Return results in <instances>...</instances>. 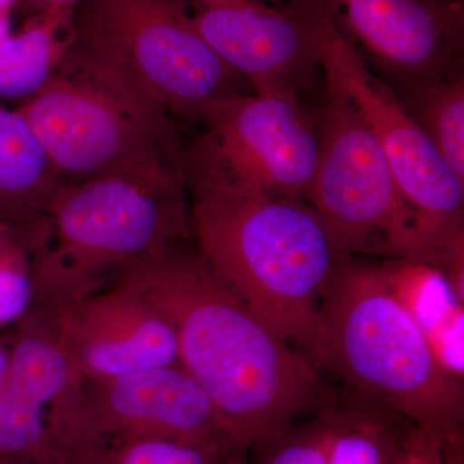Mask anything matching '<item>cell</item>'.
I'll return each instance as SVG.
<instances>
[{
  "mask_svg": "<svg viewBox=\"0 0 464 464\" xmlns=\"http://www.w3.org/2000/svg\"><path fill=\"white\" fill-rule=\"evenodd\" d=\"M225 464H246V450L234 449L226 458Z\"/></svg>",
  "mask_w": 464,
  "mask_h": 464,
  "instance_id": "cell-28",
  "label": "cell"
},
{
  "mask_svg": "<svg viewBox=\"0 0 464 464\" xmlns=\"http://www.w3.org/2000/svg\"><path fill=\"white\" fill-rule=\"evenodd\" d=\"M111 284L139 290L169 320L179 364L215 405L232 448L270 442L331 404L316 365L253 313L199 250L167 244Z\"/></svg>",
  "mask_w": 464,
  "mask_h": 464,
  "instance_id": "cell-1",
  "label": "cell"
},
{
  "mask_svg": "<svg viewBox=\"0 0 464 464\" xmlns=\"http://www.w3.org/2000/svg\"><path fill=\"white\" fill-rule=\"evenodd\" d=\"M82 0H18L16 8L20 14L27 18L47 8H76Z\"/></svg>",
  "mask_w": 464,
  "mask_h": 464,
  "instance_id": "cell-25",
  "label": "cell"
},
{
  "mask_svg": "<svg viewBox=\"0 0 464 464\" xmlns=\"http://www.w3.org/2000/svg\"><path fill=\"white\" fill-rule=\"evenodd\" d=\"M325 81L343 92L386 158L415 218L411 261L435 266L448 276L464 274V181L457 176L395 92L369 70L328 14L319 41Z\"/></svg>",
  "mask_w": 464,
  "mask_h": 464,
  "instance_id": "cell-7",
  "label": "cell"
},
{
  "mask_svg": "<svg viewBox=\"0 0 464 464\" xmlns=\"http://www.w3.org/2000/svg\"><path fill=\"white\" fill-rule=\"evenodd\" d=\"M261 2L267 3V5H283L288 3L295 2V0H261Z\"/></svg>",
  "mask_w": 464,
  "mask_h": 464,
  "instance_id": "cell-30",
  "label": "cell"
},
{
  "mask_svg": "<svg viewBox=\"0 0 464 464\" xmlns=\"http://www.w3.org/2000/svg\"><path fill=\"white\" fill-rule=\"evenodd\" d=\"M9 369V348L0 342V390L7 380Z\"/></svg>",
  "mask_w": 464,
  "mask_h": 464,
  "instance_id": "cell-26",
  "label": "cell"
},
{
  "mask_svg": "<svg viewBox=\"0 0 464 464\" xmlns=\"http://www.w3.org/2000/svg\"><path fill=\"white\" fill-rule=\"evenodd\" d=\"M182 169L200 255L280 338L328 369L322 295L340 258L310 201Z\"/></svg>",
  "mask_w": 464,
  "mask_h": 464,
  "instance_id": "cell-2",
  "label": "cell"
},
{
  "mask_svg": "<svg viewBox=\"0 0 464 464\" xmlns=\"http://www.w3.org/2000/svg\"><path fill=\"white\" fill-rule=\"evenodd\" d=\"M18 0H0V12L2 14H11L16 8Z\"/></svg>",
  "mask_w": 464,
  "mask_h": 464,
  "instance_id": "cell-29",
  "label": "cell"
},
{
  "mask_svg": "<svg viewBox=\"0 0 464 464\" xmlns=\"http://www.w3.org/2000/svg\"><path fill=\"white\" fill-rule=\"evenodd\" d=\"M212 454L164 440H128L111 456V464H210Z\"/></svg>",
  "mask_w": 464,
  "mask_h": 464,
  "instance_id": "cell-22",
  "label": "cell"
},
{
  "mask_svg": "<svg viewBox=\"0 0 464 464\" xmlns=\"http://www.w3.org/2000/svg\"><path fill=\"white\" fill-rule=\"evenodd\" d=\"M396 96L445 163L464 181V78L460 63L444 78Z\"/></svg>",
  "mask_w": 464,
  "mask_h": 464,
  "instance_id": "cell-18",
  "label": "cell"
},
{
  "mask_svg": "<svg viewBox=\"0 0 464 464\" xmlns=\"http://www.w3.org/2000/svg\"><path fill=\"white\" fill-rule=\"evenodd\" d=\"M61 182L24 116L0 108V222L45 216Z\"/></svg>",
  "mask_w": 464,
  "mask_h": 464,
  "instance_id": "cell-15",
  "label": "cell"
},
{
  "mask_svg": "<svg viewBox=\"0 0 464 464\" xmlns=\"http://www.w3.org/2000/svg\"><path fill=\"white\" fill-rule=\"evenodd\" d=\"M50 234L47 216L0 222V329L16 325L33 310L34 261Z\"/></svg>",
  "mask_w": 464,
  "mask_h": 464,
  "instance_id": "cell-19",
  "label": "cell"
},
{
  "mask_svg": "<svg viewBox=\"0 0 464 464\" xmlns=\"http://www.w3.org/2000/svg\"><path fill=\"white\" fill-rule=\"evenodd\" d=\"M192 25L253 91H293L320 69V0H182Z\"/></svg>",
  "mask_w": 464,
  "mask_h": 464,
  "instance_id": "cell-12",
  "label": "cell"
},
{
  "mask_svg": "<svg viewBox=\"0 0 464 464\" xmlns=\"http://www.w3.org/2000/svg\"><path fill=\"white\" fill-rule=\"evenodd\" d=\"M393 297L426 329L457 304H463L444 271L435 266L398 258L380 265Z\"/></svg>",
  "mask_w": 464,
  "mask_h": 464,
  "instance_id": "cell-20",
  "label": "cell"
},
{
  "mask_svg": "<svg viewBox=\"0 0 464 464\" xmlns=\"http://www.w3.org/2000/svg\"><path fill=\"white\" fill-rule=\"evenodd\" d=\"M342 38L395 94L460 63L464 0H320Z\"/></svg>",
  "mask_w": 464,
  "mask_h": 464,
  "instance_id": "cell-11",
  "label": "cell"
},
{
  "mask_svg": "<svg viewBox=\"0 0 464 464\" xmlns=\"http://www.w3.org/2000/svg\"><path fill=\"white\" fill-rule=\"evenodd\" d=\"M206 132L182 163L228 181L307 199L319 160V121L297 92H239L200 119Z\"/></svg>",
  "mask_w": 464,
  "mask_h": 464,
  "instance_id": "cell-10",
  "label": "cell"
},
{
  "mask_svg": "<svg viewBox=\"0 0 464 464\" xmlns=\"http://www.w3.org/2000/svg\"><path fill=\"white\" fill-rule=\"evenodd\" d=\"M87 392L94 426L103 439L164 440L215 457L234 450L215 405L179 362L87 381Z\"/></svg>",
  "mask_w": 464,
  "mask_h": 464,
  "instance_id": "cell-13",
  "label": "cell"
},
{
  "mask_svg": "<svg viewBox=\"0 0 464 464\" xmlns=\"http://www.w3.org/2000/svg\"><path fill=\"white\" fill-rule=\"evenodd\" d=\"M11 33V14L0 12V43L5 41Z\"/></svg>",
  "mask_w": 464,
  "mask_h": 464,
  "instance_id": "cell-27",
  "label": "cell"
},
{
  "mask_svg": "<svg viewBox=\"0 0 464 464\" xmlns=\"http://www.w3.org/2000/svg\"><path fill=\"white\" fill-rule=\"evenodd\" d=\"M70 51L124 76L172 119L200 121L217 101L246 92L182 0H82Z\"/></svg>",
  "mask_w": 464,
  "mask_h": 464,
  "instance_id": "cell-6",
  "label": "cell"
},
{
  "mask_svg": "<svg viewBox=\"0 0 464 464\" xmlns=\"http://www.w3.org/2000/svg\"><path fill=\"white\" fill-rule=\"evenodd\" d=\"M463 319V304H457L423 331L439 364L460 380L464 371Z\"/></svg>",
  "mask_w": 464,
  "mask_h": 464,
  "instance_id": "cell-24",
  "label": "cell"
},
{
  "mask_svg": "<svg viewBox=\"0 0 464 464\" xmlns=\"http://www.w3.org/2000/svg\"><path fill=\"white\" fill-rule=\"evenodd\" d=\"M63 181L176 161L172 118L124 76L67 52L16 109Z\"/></svg>",
  "mask_w": 464,
  "mask_h": 464,
  "instance_id": "cell-5",
  "label": "cell"
},
{
  "mask_svg": "<svg viewBox=\"0 0 464 464\" xmlns=\"http://www.w3.org/2000/svg\"><path fill=\"white\" fill-rule=\"evenodd\" d=\"M391 464H464V441H450L435 430L413 424Z\"/></svg>",
  "mask_w": 464,
  "mask_h": 464,
  "instance_id": "cell-23",
  "label": "cell"
},
{
  "mask_svg": "<svg viewBox=\"0 0 464 464\" xmlns=\"http://www.w3.org/2000/svg\"><path fill=\"white\" fill-rule=\"evenodd\" d=\"M332 445L329 464H391L409 427L404 418L357 393L331 402Z\"/></svg>",
  "mask_w": 464,
  "mask_h": 464,
  "instance_id": "cell-17",
  "label": "cell"
},
{
  "mask_svg": "<svg viewBox=\"0 0 464 464\" xmlns=\"http://www.w3.org/2000/svg\"><path fill=\"white\" fill-rule=\"evenodd\" d=\"M0 390V460L12 464H110L87 381L58 337L50 313L16 324Z\"/></svg>",
  "mask_w": 464,
  "mask_h": 464,
  "instance_id": "cell-8",
  "label": "cell"
},
{
  "mask_svg": "<svg viewBox=\"0 0 464 464\" xmlns=\"http://www.w3.org/2000/svg\"><path fill=\"white\" fill-rule=\"evenodd\" d=\"M332 431L329 404L315 420L271 440L273 449L262 464H329Z\"/></svg>",
  "mask_w": 464,
  "mask_h": 464,
  "instance_id": "cell-21",
  "label": "cell"
},
{
  "mask_svg": "<svg viewBox=\"0 0 464 464\" xmlns=\"http://www.w3.org/2000/svg\"><path fill=\"white\" fill-rule=\"evenodd\" d=\"M329 366L415 426L464 441L460 378L439 364L423 329L399 304L380 265L340 258L323 290Z\"/></svg>",
  "mask_w": 464,
  "mask_h": 464,
  "instance_id": "cell-4",
  "label": "cell"
},
{
  "mask_svg": "<svg viewBox=\"0 0 464 464\" xmlns=\"http://www.w3.org/2000/svg\"><path fill=\"white\" fill-rule=\"evenodd\" d=\"M45 216L51 234L34 261L33 310L94 295L137 259L192 237L182 160L61 182Z\"/></svg>",
  "mask_w": 464,
  "mask_h": 464,
  "instance_id": "cell-3",
  "label": "cell"
},
{
  "mask_svg": "<svg viewBox=\"0 0 464 464\" xmlns=\"http://www.w3.org/2000/svg\"><path fill=\"white\" fill-rule=\"evenodd\" d=\"M75 8L53 7L25 18L0 43V99H29L56 72L74 42Z\"/></svg>",
  "mask_w": 464,
  "mask_h": 464,
  "instance_id": "cell-16",
  "label": "cell"
},
{
  "mask_svg": "<svg viewBox=\"0 0 464 464\" xmlns=\"http://www.w3.org/2000/svg\"><path fill=\"white\" fill-rule=\"evenodd\" d=\"M44 311L85 381H108L179 362L169 320L130 286L111 284L108 290Z\"/></svg>",
  "mask_w": 464,
  "mask_h": 464,
  "instance_id": "cell-14",
  "label": "cell"
},
{
  "mask_svg": "<svg viewBox=\"0 0 464 464\" xmlns=\"http://www.w3.org/2000/svg\"><path fill=\"white\" fill-rule=\"evenodd\" d=\"M319 128V160L307 200L337 257L411 258L413 210L362 116L326 81Z\"/></svg>",
  "mask_w": 464,
  "mask_h": 464,
  "instance_id": "cell-9",
  "label": "cell"
}]
</instances>
